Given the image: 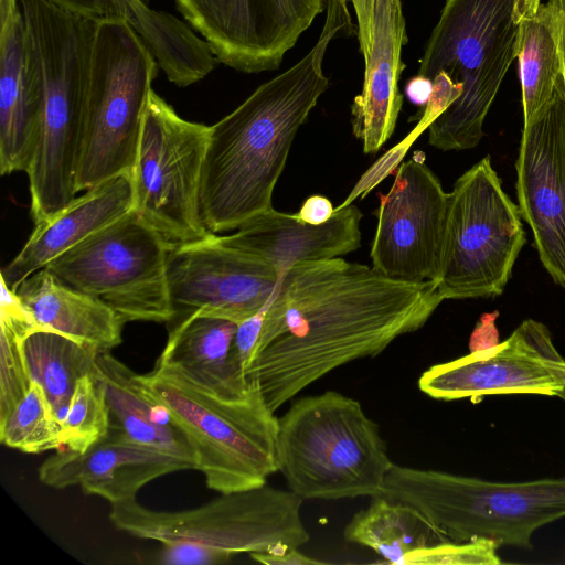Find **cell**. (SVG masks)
Returning <instances> with one entry per match:
<instances>
[{"instance_id": "b9f144b4", "label": "cell", "mask_w": 565, "mask_h": 565, "mask_svg": "<svg viewBox=\"0 0 565 565\" xmlns=\"http://www.w3.org/2000/svg\"><path fill=\"white\" fill-rule=\"evenodd\" d=\"M557 396L562 397L565 401V388L561 391Z\"/></svg>"}, {"instance_id": "7a4b0ae2", "label": "cell", "mask_w": 565, "mask_h": 565, "mask_svg": "<svg viewBox=\"0 0 565 565\" xmlns=\"http://www.w3.org/2000/svg\"><path fill=\"white\" fill-rule=\"evenodd\" d=\"M323 29L298 63L262 84L210 126L200 209L214 234L235 231L273 209V193L294 139L329 87L322 63L332 39L351 29L348 0H328Z\"/></svg>"}, {"instance_id": "9c48e42d", "label": "cell", "mask_w": 565, "mask_h": 565, "mask_svg": "<svg viewBox=\"0 0 565 565\" xmlns=\"http://www.w3.org/2000/svg\"><path fill=\"white\" fill-rule=\"evenodd\" d=\"M292 491L267 484L221 493L198 508L158 511L136 499L111 504V523L135 537L164 543L192 542L232 553L300 547L310 535Z\"/></svg>"}, {"instance_id": "7bdbcfd3", "label": "cell", "mask_w": 565, "mask_h": 565, "mask_svg": "<svg viewBox=\"0 0 565 565\" xmlns=\"http://www.w3.org/2000/svg\"><path fill=\"white\" fill-rule=\"evenodd\" d=\"M350 1V0H349Z\"/></svg>"}, {"instance_id": "f546056e", "label": "cell", "mask_w": 565, "mask_h": 565, "mask_svg": "<svg viewBox=\"0 0 565 565\" xmlns=\"http://www.w3.org/2000/svg\"><path fill=\"white\" fill-rule=\"evenodd\" d=\"M0 419L6 417L31 387L22 353L23 337L36 328L33 318L14 291L1 281L0 300Z\"/></svg>"}, {"instance_id": "8d00e7d4", "label": "cell", "mask_w": 565, "mask_h": 565, "mask_svg": "<svg viewBox=\"0 0 565 565\" xmlns=\"http://www.w3.org/2000/svg\"><path fill=\"white\" fill-rule=\"evenodd\" d=\"M499 311L483 313L471 333L469 340L470 352L486 350L499 343V332L495 320Z\"/></svg>"}, {"instance_id": "83f0119b", "label": "cell", "mask_w": 565, "mask_h": 565, "mask_svg": "<svg viewBox=\"0 0 565 565\" xmlns=\"http://www.w3.org/2000/svg\"><path fill=\"white\" fill-rule=\"evenodd\" d=\"M21 348L31 380L41 385L56 417L63 422L78 380L93 375L100 352L39 327L23 337Z\"/></svg>"}, {"instance_id": "836d02e7", "label": "cell", "mask_w": 565, "mask_h": 565, "mask_svg": "<svg viewBox=\"0 0 565 565\" xmlns=\"http://www.w3.org/2000/svg\"><path fill=\"white\" fill-rule=\"evenodd\" d=\"M233 554L192 542L162 544L157 562L169 565H216L224 564Z\"/></svg>"}, {"instance_id": "d4e9b609", "label": "cell", "mask_w": 565, "mask_h": 565, "mask_svg": "<svg viewBox=\"0 0 565 565\" xmlns=\"http://www.w3.org/2000/svg\"><path fill=\"white\" fill-rule=\"evenodd\" d=\"M93 376L105 393L109 408V431L191 462L194 450L170 411L145 388L140 374L109 352L97 355Z\"/></svg>"}, {"instance_id": "5b68a950", "label": "cell", "mask_w": 565, "mask_h": 565, "mask_svg": "<svg viewBox=\"0 0 565 565\" xmlns=\"http://www.w3.org/2000/svg\"><path fill=\"white\" fill-rule=\"evenodd\" d=\"M278 461L302 500L379 495L394 463L379 425L337 391L298 398L278 417Z\"/></svg>"}, {"instance_id": "1f68e13d", "label": "cell", "mask_w": 565, "mask_h": 565, "mask_svg": "<svg viewBox=\"0 0 565 565\" xmlns=\"http://www.w3.org/2000/svg\"><path fill=\"white\" fill-rule=\"evenodd\" d=\"M110 416L105 393L93 375L78 380L62 422L64 448L84 452L109 431Z\"/></svg>"}, {"instance_id": "52a82bcc", "label": "cell", "mask_w": 565, "mask_h": 565, "mask_svg": "<svg viewBox=\"0 0 565 565\" xmlns=\"http://www.w3.org/2000/svg\"><path fill=\"white\" fill-rule=\"evenodd\" d=\"M140 379L189 439L195 470L204 475L209 489L227 493L257 488L279 471L278 417L255 382L246 398L230 401L201 388L171 365L156 363Z\"/></svg>"}, {"instance_id": "603a6c76", "label": "cell", "mask_w": 565, "mask_h": 565, "mask_svg": "<svg viewBox=\"0 0 565 565\" xmlns=\"http://www.w3.org/2000/svg\"><path fill=\"white\" fill-rule=\"evenodd\" d=\"M96 21H127L149 47L167 78L179 87L207 76L216 58L206 42L184 20L152 9L145 0H51Z\"/></svg>"}, {"instance_id": "6da1fadb", "label": "cell", "mask_w": 565, "mask_h": 565, "mask_svg": "<svg viewBox=\"0 0 565 565\" xmlns=\"http://www.w3.org/2000/svg\"><path fill=\"white\" fill-rule=\"evenodd\" d=\"M441 301L434 280H398L340 257L297 263L266 307L246 375L276 412L335 369L419 330Z\"/></svg>"}, {"instance_id": "ffe728a7", "label": "cell", "mask_w": 565, "mask_h": 565, "mask_svg": "<svg viewBox=\"0 0 565 565\" xmlns=\"http://www.w3.org/2000/svg\"><path fill=\"white\" fill-rule=\"evenodd\" d=\"M132 206L131 170L89 188L51 218L34 225L22 249L2 268L0 280L14 291L33 273L127 214Z\"/></svg>"}, {"instance_id": "e575fe53", "label": "cell", "mask_w": 565, "mask_h": 565, "mask_svg": "<svg viewBox=\"0 0 565 565\" xmlns=\"http://www.w3.org/2000/svg\"><path fill=\"white\" fill-rule=\"evenodd\" d=\"M267 305L254 316L238 323L235 333L233 349L245 372L253 359L259 339Z\"/></svg>"}, {"instance_id": "3957f363", "label": "cell", "mask_w": 565, "mask_h": 565, "mask_svg": "<svg viewBox=\"0 0 565 565\" xmlns=\"http://www.w3.org/2000/svg\"><path fill=\"white\" fill-rule=\"evenodd\" d=\"M30 73L40 99L33 154L26 170L34 225L76 198L84 102L97 21L50 0L22 6Z\"/></svg>"}, {"instance_id": "d6986e66", "label": "cell", "mask_w": 565, "mask_h": 565, "mask_svg": "<svg viewBox=\"0 0 565 565\" xmlns=\"http://www.w3.org/2000/svg\"><path fill=\"white\" fill-rule=\"evenodd\" d=\"M361 211L354 205L334 210L330 220L312 225L297 214L274 207L218 241L270 264L280 276L301 262L341 257L361 246Z\"/></svg>"}, {"instance_id": "ba28073f", "label": "cell", "mask_w": 565, "mask_h": 565, "mask_svg": "<svg viewBox=\"0 0 565 565\" xmlns=\"http://www.w3.org/2000/svg\"><path fill=\"white\" fill-rule=\"evenodd\" d=\"M159 70L149 47L127 21H97L84 102L77 192L132 169Z\"/></svg>"}, {"instance_id": "9a60e30c", "label": "cell", "mask_w": 565, "mask_h": 565, "mask_svg": "<svg viewBox=\"0 0 565 565\" xmlns=\"http://www.w3.org/2000/svg\"><path fill=\"white\" fill-rule=\"evenodd\" d=\"M328 0H174L217 62L244 73L279 67Z\"/></svg>"}, {"instance_id": "277c9868", "label": "cell", "mask_w": 565, "mask_h": 565, "mask_svg": "<svg viewBox=\"0 0 565 565\" xmlns=\"http://www.w3.org/2000/svg\"><path fill=\"white\" fill-rule=\"evenodd\" d=\"M541 0H446L428 39L418 74L440 72L462 87L460 97L428 127L439 150H467L484 137L483 122L518 55L523 19Z\"/></svg>"}, {"instance_id": "74e56055", "label": "cell", "mask_w": 565, "mask_h": 565, "mask_svg": "<svg viewBox=\"0 0 565 565\" xmlns=\"http://www.w3.org/2000/svg\"><path fill=\"white\" fill-rule=\"evenodd\" d=\"M250 557L266 565H316L323 564L299 552L298 547H284L270 552L250 553Z\"/></svg>"}, {"instance_id": "5bb4252c", "label": "cell", "mask_w": 565, "mask_h": 565, "mask_svg": "<svg viewBox=\"0 0 565 565\" xmlns=\"http://www.w3.org/2000/svg\"><path fill=\"white\" fill-rule=\"evenodd\" d=\"M167 275L169 327L193 315L241 323L270 301L281 279L266 260L222 244L214 233L170 246Z\"/></svg>"}, {"instance_id": "ac0fdd59", "label": "cell", "mask_w": 565, "mask_h": 565, "mask_svg": "<svg viewBox=\"0 0 565 565\" xmlns=\"http://www.w3.org/2000/svg\"><path fill=\"white\" fill-rule=\"evenodd\" d=\"M195 469L185 460L108 433L84 452L56 450L38 470L40 481L54 489L78 486L86 494L111 504L136 499L148 482L164 475Z\"/></svg>"}, {"instance_id": "e0dca14e", "label": "cell", "mask_w": 565, "mask_h": 565, "mask_svg": "<svg viewBox=\"0 0 565 565\" xmlns=\"http://www.w3.org/2000/svg\"><path fill=\"white\" fill-rule=\"evenodd\" d=\"M521 217L530 225L540 260L565 288V82L551 102L523 126L515 161Z\"/></svg>"}, {"instance_id": "30bf717a", "label": "cell", "mask_w": 565, "mask_h": 565, "mask_svg": "<svg viewBox=\"0 0 565 565\" xmlns=\"http://www.w3.org/2000/svg\"><path fill=\"white\" fill-rule=\"evenodd\" d=\"M519 206L486 156L449 192L438 291L444 300L501 295L526 237Z\"/></svg>"}, {"instance_id": "7402d4cb", "label": "cell", "mask_w": 565, "mask_h": 565, "mask_svg": "<svg viewBox=\"0 0 565 565\" xmlns=\"http://www.w3.org/2000/svg\"><path fill=\"white\" fill-rule=\"evenodd\" d=\"M40 99L28 62L19 0H0V172H26L38 135Z\"/></svg>"}, {"instance_id": "60d3db41", "label": "cell", "mask_w": 565, "mask_h": 565, "mask_svg": "<svg viewBox=\"0 0 565 565\" xmlns=\"http://www.w3.org/2000/svg\"><path fill=\"white\" fill-rule=\"evenodd\" d=\"M557 9L558 38L562 58V75L565 82V0H554Z\"/></svg>"}, {"instance_id": "d6a6232c", "label": "cell", "mask_w": 565, "mask_h": 565, "mask_svg": "<svg viewBox=\"0 0 565 565\" xmlns=\"http://www.w3.org/2000/svg\"><path fill=\"white\" fill-rule=\"evenodd\" d=\"M498 544L488 539L445 541L409 554L403 565H498Z\"/></svg>"}, {"instance_id": "44dd1931", "label": "cell", "mask_w": 565, "mask_h": 565, "mask_svg": "<svg viewBox=\"0 0 565 565\" xmlns=\"http://www.w3.org/2000/svg\"><path fill=\"white\" fill-rule=\"evenodd\" d=\"M373 26L363 88L351 107L352 132L366 154L377 152L391 138L403 105L397 83L405 67L402 47L407 35L401 0H375Z\"/></svg>"}, {"instance_id": "cb8c5ba5", "label": "cell", "mask_w": 565, "mask_h": 565, "mask_svg": "<svg viewBox=\"0 0 565 565\" xmlns=\"http://www.w3.org/2000/svg\"><path fill=\"white\" fill-rule=\"evenodd\" d=\"M237 327L231 320L193 315L169 327L167 343L156 363L177 367L220 398H246L254 383L233 349Z\"/></svg>"}, {"instance_id": "8fae6325", "label": "cell", "mask_w": 565, "mask_h": 565, "mask_svg": "<svg viewBox=\"0 0 565 565\" xmlns=\"http://www.w3.org/2000/svg\"><path fill=\"white\" fill-rule=\"evenodd\" d=\"M209 135L210 126L183 119L151 90L131 169L132 211L169 246L212 234L200 209Z\"/></svg>"}, {"instance_id": "f35d334b", "label": "cell", "mask_w": 565, "mask_h": 565, "mask_svg": "<svg viewBox=\"0 0 565 565\" xmlns=\"http://www.w3.org/2000/svg\"><path fill=\"white\" fill-rule=\"evenodd\" d=\"M333 212L334 207L328 198L311 195L302 203L297 215L309 224L320 225L330 220Z\"/></svg>"}, {"instance_id": "ab89813d", "label": "cell", "mask_w": 565, "mask_h": 565, "mask_svg": "<svg viewBox=\"0 0 565 565\" xmlns=\"http://www.w3.org/2000/svg\"><path fill=\"white\" fill-rule=\"evenodd\" d=\"M433 92V82L417 74L412 77L405 87L407 98L417 106H424L428 103Z\"/></svg>"}, {"instance_id": "f1b7e54d", "label": "cell", "mask_w": 565, "mask_h": 565, "mask_svg": "<svg viewBox=\"0 0 565 565\" xmlns=\"http://www.w3.org/2000/svg\"><path fill=\"white\" fill-rule=\"evenodd\" d=\"M522 90L523 126L532 122L551 102L562 58L558 38L557 9L554 0L539 7L523 19L518 55Z\"/></svg>"}, {"instance_id": "7c38bea8", "label": "cell", "mask_w": 565, "mask_h": 565, "mask_svg": "<svg viewBox=\"0 0 565 565\" xmlns=\"http://www.w3.org/2000/svg\"><path fill=\"white\" fill-rule=\"evenodd\" d=\"M169 248L131 210L45 267L65 284L104 301L125 322H168L172 317Z\"/></svg>"}, {"instance_id": "d590c367", "label": "cell", "mask_w": 565, "mask_h": 565, "mask_svg": "<svg viewBox=\"0 0 565 565\" xmlns=\"http://www.w3.org/2000/svg\"><path fill=\"white\" fill-rule=\"evenodd\" d=\"M358 19L360 51L366 61L372 51L375 0H350Z\"/></svg>"}, {"instance_id": "4316f807", "label": "cell", "mask_w": 565, "mask_h": 565, "mask_svg": "<svg viewBox=\"0 0 565 565\" xmlns=\"http://www.w3.org/2000/svg\"><path fill=\"white\" fill-rule=\"evenodd\" d=\"M344 537L395 565H403L416 551L448 541L415 508L383 494L372 497L370 504L354 514L344 529Z\"/></svg>"}, {"instance_id": "4dcf8cb0", "label": "cell", "mask_w": 565, "mask_h": 565, "mask_svg": "<svg viewBox=\"0 0 565 565\" xmlns=\"http://www.w3.org/2000/svg\"><path fill=\"white\" fill-rule=\"evenodd\" d=\"M0 441L25 454L64 448L62 422L36 382L32 381L24 397L0 419Z\"/></svg>"}, {"instance_id": "8992f818", "label": "cell", "mask_w": 565, "mask_h": 565, "mask_svg": "<svg viewBox=\"0 0 565 565\" xmlns=\"http://www.w3.org/2000/svg\"><path fill=\"white\" fill-rule=\"evenodd\" d=\"M381 494L415 508L451 542L531 548L539 527L565 516V478L497 482L393 463Z\"/></svg>"}, {"instance_id": "2e32d148", "label": "cell", "mask_w": 565, "mask_h": 565, "mask_svg": "<svg viewBox=\"0 0 565 565\" xmlns=\"http://www.w3.org/2000/svg\"><path fill=\"white\" fill-rule=\"evenodd\" d=\"M418 387L435 399L473 403L493 394L557 396L565 388V359L547 327L526 319L492 348L430 366Z\"/></svg>"}, {"instance_id": "484cf974", "label": "cell", "mask_w": 565, "mask_h": 565, "mask_svg": "<svg viewBox=\"0 0 565 565\" xmlns=\"http://www.w3.org/2000/svg\"><path fill=\"white\" fill-rule=\"evenodd\" d=\"M39 328L52 330L99 352L122 341L121 317L100 299L57 278L46 267L33 273L14 290Z\"/></svg>"}, {"instance_id": "4fadbf2b", "label": "cell", "mask_w": 565, "mask_h": 565, "mask_svg": "<svg viewBox=\"0 0 565 565\" xmlns=\"http://www.w3.org/2000/svg\"><path fill=\"white\" fill-rule=\"evenodd\" d=\"M448 204L449 193L425 164L423 153L403 162L380 199L372 267L398 280L438 281Z\"/></svg>"}]
</instances>
